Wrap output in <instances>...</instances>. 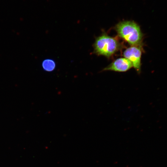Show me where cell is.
I'll return each mask as SVG.
<instances>
[{
    "label": "cell",
    "mask_w": 167,
    "mask_h": 167,
    "mask_svg": "<svg viewBox=\"0 0 167 167\" xmlns=\"http://www.w3.org/2000/svg\"><path fill=\"white\" fill-rule=\"evenodd\" d=\"M115 29L119 36L131 46L142 45L143 37L139 26L133 21H125L117 24Z\"/></svg>",
    "instance_id": "cell-1"
},
{
    "label": "cell",
    "mask_w": 167,
    "mask_h": 167,
    "mask_svg": "<svg viewBox=\"0 0 167 167\" xmlns=\"http://www.w3.org/2000/svg\"><path fill=\"white\" fill-rule=\"evenodd\" d=\"M120 47V44L116 38L103 34L96 38L93 45L94 52L98 55L109 58Z\"/></svg>",
    "instance_id": "cell-2"
},
{
    "label": "cell",
    "mask_w": 167,
    "mask_h": 167,
    "mask_svg": "<svg viewBox=\"0 0 167 167\" xmlns=\"http://www.w3.org/2000/svg\"><path fill=\"white\" fill-rule=\"evenodd\" d=\"M142 45L131 46L127 48L123 53V56L129 60L138 74L141 72V58L142 51Z\"/></svg>",
    "instance_id": "cell-3"
},
{
    "label": "cell",
    "mask_w": 167,
    "mask_h": 167,
    "mask_svg": "<svg viewBox=\"0 0 167 167\" xmlns=\"http://www.w3.org/2000/svg\"><path fill=\"white\" fill-rule=\"evenodd\" d=\"M131 62L124 58H118L105 68L103 71H112L118 72H125L133 67Z\"/></svg>",
    "instance_id": "cell-4"
},
{
    "label": "cell",
    "mask_w": 167,
    "mask_h": 167,
    "mask_svg": "<svg viewBox=\"0 0 167 167\" xmlns=\"http://www.w3.org/2000/svg\"><path fill=\"white\" fill-rule=\"evenodd\" d=\"M42 66L45 71L51 72L55 69L56 64L53 60L51 59H46L42 62Z\"/></svg>",
    "instance_id": "cell-5"
}]
</instances>
